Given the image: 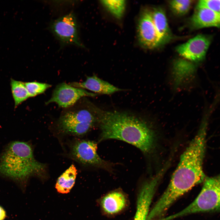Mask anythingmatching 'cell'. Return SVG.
I'll return each mask as SVG.
<instances>
[{"label": "cell", "instance_id": "12", "mask_svg": "<svg viewBox=\"0 0 220 220\" xmlns=\"http://www.w3.org/2000/svg\"><path fill=\"white\" fill-rule=\"evenodd\" d=\"M157 188L150 182L143 183L138 196L136 210L134 220H146Z\"/></svg>", "mask_w": 220, "mask_h": 220}, {"label": "cell", "instance_id": "8", "mask_svg": "<svg viewBox=\"0 0 220 220\" xmlns=\"http://www.w3.org/2000/svg\"><path fill=\"white\" fill-rule=\"evenodd\" d=\"M97 149L95 142L79 140L72 144L70 154L74 159L81 163L112 171L113 164L101 159L97 152Z\"/></svg>", "mask_w": 220, "mask_h": 220}, {"label": "cell", "instance_id": "14", "mask_svg": "<svg viewBox=\"0 0 220 220\" xmlns=\"http://www.w3.org/2000/svg\"><path fill=\"white\" fill-rule=\"evenodd\" d=\"M128 204L127 196L122 191H112L101 199L100 205L103 211L108 215H114L120 213Z\"/></svg>", "mask_w": 220, "mask_h": 220}, {"label": "cell", "instance_id": "15", "mask_svg": "<svg viewBox=\"0 0 220 220\" xmlns=\"http://www.w3.org/2000/svg\"><path fill=\"white\" fill-rule=\"evenodd\" d=\"M70 85L75 87L87 89L96 94L109 95L124 90L99 78L95 75L87 76L84 82H73Z\"/></svg>", "mask_w": 220, "mask_h": 220}, {"label": "cell", "instance_id": "18", "mask_svg": "<svg viewBox=\"0 0 220 220\" xmlns=\"http://www.w3.org/2000/svg\"><path fill=\"white\" fill-rule=\"evenodd\" d=\"M10 86L16 108L30 97L24 82L12 79Z\"/></svg>", "mask_w": 220, "mask_h": 220}, {"label": "cell", "instance_id": "21", "mask_svg": "<svg viewBox=\"0 0 220 220\" xmlns=\"http://www.w3.org/2000/svg\"><path fill=\"white\" fill-rule=\"evenodd\" d=\"M29 97H33L44 93L51 85L45 83L33 81L24 82Z\"/></svg>", "mask_w": 220, "mask_h": 220}, {"label": "cell", "instance_id": "13", "mask_svg": "<svg viewBox=\"0 0 220 220\" xmlns=\"http://www.w3.org/2000/svg\"><path fill=\"white\" fill-rule=\"evenodd\" d=\"M220 15L205 7L197 5L189 20L193 29L209 27H220Z\"/></svg>", "mask_w": 220, "mask_h": 220}, {"label": "cell", "instance_id": "2", "mask_svg": "<svg viewBox=\"0 0 220 220\" xmlns=\"http://www.w3.org/2000/svg\"><path fill=\"white\" fill-rule=\"evenodd\" d=\"M97 123L101 130L100 141L115 139L126 142L147 155L155 145L154 132L148 122L135 115L97 107Z\"/></svg>", "mask_w": 220, "mask_h": 220}, {"label": "cell", "instance_id": "17", "mask_svg": "<svg viewBox=\"0 0 220 220\" xmlns=\"http://www.w3.org/2000/svg\"><path fill=\"white\" fill-rule=\"evenodd\" d=\"M77 170L74 165H72L57 179L55 188L59 193H68L75 183Z\"/></svg>", "mask_w": 220, "mask_h": 220}, {"label": "cell", "instance_id": "11", "mask_svg": "<svg viewBox=\"0 0 220 220\" xmlns=\"http://www.w3.org/2000/svg\"><path fill=\"white\" fill-rule=\"evenodd\" d=\"M97 95V94L89 92L83 89L63 82L56 86L51 97L46 103L48 105L55 103L60 107L67 108L73 106L83 97H94Z\"/></svg>", "mask_w": 220, "mask_h": 220}, {"label": "cell", "instance_id": "4", "mask_svg": "<svg viewBox=\"0 0 220 220\" xmlns=\"http://www.w3.org/2000/svg\"><path fill=\"white\" fill-rule=\"evenodd\" d=\"M97 107L87 101L62 112L57 122L61 133L75 136L87 133L97 123Z\"/></svg>", "mask_w": 220, "mask_h": 220}, {"label": "cell", "instance_id": "6", "mask_svg": "<svg viewBox=\"0 0 220 220\" xmlns=\"http://www.w3.org/2000/svg\"><path fill=\"white\" fill-rule=\"evenodd\" d=\"M168 79L169 86L174 92L193 90L198 82L196 64L183 58L176 60L172 63Z\"/></svg>", "mask_w": 220, "mask_h": 220}, {"label": "cell", "instance_id": "3", "mask_svg": "<svg viewBox=\"0 0 220 220\" xmlns=\"http://www.w3.org/2000/svg\"><path fill=\"white\" fill-rule=\"evenodd\" d=\"M46 165L35 158L32 147L28 142L14 141L8 144L0 155V175L19 182L30 177L45 176Z\"/></svg>", "mask_w": 220, "mask_h": 220}, {"label": "cell", "instance_id": "9", "mask_svg": "<svg viewBox=\"0 0 220 220\" xmlns=\"http://www.w3.org/2000/svg\"><path fill=\"white\" fill-rule=\"evenodd\" d=\"M212 39L210 35H198L177 46L176 50L183 59L195 64L200 63L205 59Z\"/></svg>", "mask_w": 220, "mask_h": 220}, {"label": "cell", "instance_id": "1", "mask_svg": "<svg viewBox=\"0 0 220 220\" xmlns=\"http://www.w3.org/2000/svg\"><path fill=\"white\" fill-rule=\"evenodd\" d=\"M208 123L207 119H202L197 134L181 155L167 189L156 203L160 211H167L178 198L204 182L206 177L203 162Z\"/></svg>", "mask_w": 220, "mask_h": 220}, {"label": "cell", "instance_id": "7", "mask_svg": "<svg viewBox=\"0 0 220 220\" xmlns=\"http://www.w3.org/2000/svg\"><path fill=\"white\" fill-rule=\"evenodd\" d=\"M49 29L61 43L84 48L80 40L78 23L75 15L70 13L52 22Z\"/></svg>", "mask_w": 220, "mask_h": 220}, {"label": "cell", "instance_id": "20", "mask_svg": "<svg viewBox=\"0 0 220 220\" xmlns=\"http://www.w3.org/2000/svg\"><path fill=\"white\" fill-rule=\"evenodd\" d=\"M193 0H174L169 1L170 7L174 14L182 16L187 13L192 5Z\"/></svg>", "mask_w": 220, "mask_h": 220}, {"label": "cell", "instance_id": "23", "mask_svg": "<svg viewBox=\"0 0 220 220\" xmlns=\"http://www.w3.org/2000/svg\"><path fill=\"white\" fill-rule=\"evenodd\" d=\"M6 215V212L0 206V220H3Z\"/></svg>", "mask_w": 220, "mask_h": 220}, {"label": "cell", "instance_id": "16", "mask_svg": "<svg viewBox=\"0 0 220 220\" xmlns=\"http://www.w3.org/2000/svg\"><path fill=\"white\" fill-rule=\"evenodd\" d=\"M151 12L153 23L163 45L172 38L165 12L162 8L158 7L154 8Z\"/></svg>", "mask_w": 220, "mask_h": 220}, {"label": "cell", "instance_id": "10", "mask_svg": "<svg viewBox=\"0 0 220 220\" xmlns=\"http://www.w3.org/2000/svg\"><path fill=\"white\" fill-rule=\"evenodd\" d=\"M137 33L140 44L145 48L154 49L163 45L153 23L150 10L145 9L141 13Z\"/></svg>", "mask_w": 220, "mask_h": 220}, {"label": "cell", "instance_id": "19", "mask_svg": "<svg viewBox=\"0 0 220 220\" xmlns=\"http://www.w3.org/2000/svg\"><path fill=\"white\" fill-rule=\"evenodd\" d=\"M100 2L105 9L116 18L120 19L123 17L126 8V0H103Z\"/></svg>", "mask_w": 220, "mask_h": 220}, {"label": "cell", "instance_id": "5", "mask_svg": "<svg viewBox=\"0 0 220 220\" xmlns=\"http://www.w3.org/2000/svg\"><path fill=\"white\" fill-rule=\"evenodd\" d=\"M202 189L193 201L179 212L158 220H171L197 213L220 210V177H206Z\"/></svg>", "mask_w": 220, "mask_h": 220}, {"label": "cell", "instance_id": "22", "mask_svg": "<svg viewBox=\"0 0 220 220\" xmlns=\"http://www.w3.org/2000/svg\"><path fill=\"white\" fill-rule=\"evenodd\" d=\"M197 4L220 15V0H201L198 2Z\"/></svg>", "mask_w": 220, "mask_h": 220}]
</instances>
